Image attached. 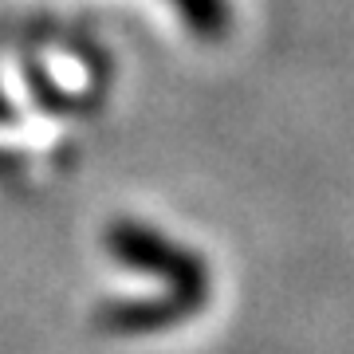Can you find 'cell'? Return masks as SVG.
<instances>
[{
  "mask_svg": "<svg viewBox=\"0 0 354 354\" xmlns=\"http://www.w3.org/2000/svg\"><path fill=\"white\" fill-rule=\"evenodd\" d=\"M106 248H111L118 264L165 279L169 299L185 315L205 307V299H209V268H205V260L189 248H181L177 241L162 236L158 228L142 225V221H114L106 228Z\"/></svg>",
  "mask_w": 354,
  "mask_h": 354,
  "instance_id": "obj_1",
  "label": "cell"
},
{
  "mask_svg": "<svg viewBox=\"0 0 354 354\" xmlns=\"http://www.w3.org/2000/svg\"><path fill=\"white\" fill-rule=\"evenodd\" d=\"M181 16V24L197 32L205 39L225 36L228 24H232V12H228V0H169Z\"/></svg>",
  "mask_w": 354,
  "mask_h": 354,
  "instance_id": "obj_2",
  "label": "cell"
}]
</instances>
